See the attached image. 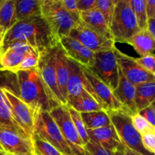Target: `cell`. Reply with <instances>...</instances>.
<instances>
[{
  "mask_svg": "<svg viewBox=\"0 0 155 155\" xmlns=\"http://www.w3.org/2000/svg\"><path fill=\"white\" fill-rule=\"evenodd\" d=\"M13 42H23L38 54L59 43L41 15L17 21L5 33L0 48Z\"/></svg>",
  "mask_w": 155,
  "mask_h": 155,
  "instance_id": "1",
  "label": "cell"
},
{
  "mask_svg": "<svg viewBox=\"0 0 155 155\" xmlns=\"http://www.w3.org/2000/svg\"><path fill=\"white\" fill-rule=\"evenodd\" d=\"M18 87V95L32 109L49 111L53 107L42 81L37 68L15 73Z\"/></svg>",
  "mask_w": 155,
  "mask_h": 155,
  "instance_id": "2",
  "label": "cell"
},
{
  "mask_svg": "<svg viewBox=\"0 0 155 155\" xmlns=\"http://www.w3.org/2000/svg\"><path fill=\"white\" fill-rule=\"evenodd\" d=\"M40 15L58 42L78 24L64 8L61 0H40Z\"/></svg>",
  "mask_w": 155,
  "mask_h": 155,
  "instance_id": "3",
  "label": "cell"
},
{
  "mask_svg": "<svg viewBox=\"0 0 155 155\" xmlns=\"http://www.w3.org/2000/svg\"><path fill=\"white\" fill-rule=\"evenodd\" d=\"M139 30L129 0H115L114 12L110 25V31L115 42L127 43Z\"/></svg>",
  "mask_w": 155,
  "mask_h": 155,
  "instance_id": "4",
  "label": "cell"
},
{
  "mask_svg": "<svg viewBox=\"0 0 155 155\" xmlns=\"http://www.w3.org/2000/svg\"><path fill=\"white\" fill-rule=\"evenodd\" d=\"M55 47L50 48L39 55L37 71L47 95L53 107L67 104L59 90L55 73Z\"/></svg>",
  "mask_w": 155,
  "mask_h": 155,
  "instance_id": "5",
  "label": "cell"
},
{
  "mask_svg": "<svg viewBox=\"0 0 155 155\" xmlns=\"http://www.w3.org/2000/svg\"><path fill=\"white\" fill-rule=\"evenodd\" d=\"M34 134L51 144L62 155H75L48 111L35 112Z\"/></svg>",
  "mask_w": 155,
  "mask_h": 155,
  "instance_id": "6",
  "label": "cell"
},
{
  "mask_svg": "<svg viewBox=\"0 0 155 155\" xmlns=\"http://www.w3.org/2000/svg\"><path fill=\"white\" fill-rule=\"evenodd\" d=\"M107 113L111 124L124 147L142 155H154L148 152L142 146L141 135L133 127L130 115L127 112L122 108L114 111H108Z\"/></svg>",
  "mask_w": 155,
  "mask_h": 155,
  "instance_id": "7",
  "label": "cell"
},
{
  "mask_svg": "<svg viewBox=\"0 0 155 155\" xmlns=\"http://www.w3.org/2000/svg\"><path fill=\"white\" fill-rule=\"evenodd\" d=\"M114 48L95 52L93 65L89 68L112 92L117 87L120 79V70Z\"/></svg>",
  "mask_w": 155,
  "mask_h": 155,
  "instance_id": "8",
  "label": "cell"
},
{
  "mask_svg": "<svg viewBox=\"0 0 155 155\" xmlns=\"http://www.w3.org/2000/svg\"><path fill=\"white\" fill-rule=\"evenodd\" d=\"M3 95L5 97L12 112V117L26 136L32 141L34 134L35 110L26 104L19 95L8 87L1 86Z\"/></svg>",
  "mask_w": 155,
  "mask_h": 155,
  "instance_id": "9",
  "label": "cell"
},
{
  "mask_svg": "<svg viewBox=\"0 0 155 155\" xmlns=\"http://www.w3.org/2000/svg\"><path fill=\"white\" fill-rule=\"evenodd\" d=\"M49 114L75 155H85L84 145L74 127L67 104H59L49 110Z\"/></svg>",
  "mask_w": 155,
  "mask_h": 155,
  "instance_id": "10",
  "label": "cell"
},
{
  "mask_svg": "<svg viewBox=\"0 0 155 155\" xmlns=\"http://www.w3.org/2000/svg\"><path fill=\"white\" fill-rule=\"evenodd\" d=\"M68 36L78 40L83 46L90 49L94 53L113 49L116 47L115 41L113 39L93 31L81 23H78L71 30Z\"/></svg>",
  "mask_w": 155,
  "mask_h": 155,
  "instance_id": "11",
  "label": "cell"
},
{
  "mask_svg": "<svg viewBox=\"0 0 155 155\" xmlns=\"http://www.w3.org/2000/svg\"><path fill=\"white\" fill-rule=\"evenodd\" d=\"M114 52L120 71L134 86L155 81V75L142 69L136 62L135 58L129 56L117 48H114Z\"/></svg>",
  "mask_w": 155,
  "mask_h": 155,
  "instance_id": "12",
  "label": "cell"
},
{
  "mask_svg": "<svg viewBox=\"0 0 155 155\" xmlns=\"http://www.w3.org/2000/svg\"><path fill=\"white\" fill-rule=\"evenodd\" d=\"M0 145L9 155H35L31 141L9 129L0 128Z\"/></svg>",
  "mask_w": 155,
  "mask_h": 155,
  "instance_id": "13",
  "label": "cell"
},
{
  "mask_svg": "<svg viewBox=\"0 0 155 155\" xmlns=\"http://www.w3.org/2000/svg\"><path fill=\"white\" fill-rule=\"evenodd\" d=\"M31 51H34L30 45L23 42H11L6 46L1 48L0 71H9L14 74L24 57Z\"/></svg>",
  "mask_w": 155,
  "mask_h": 155,
  "instance_id": "14",
  "label": "cell"
},
{
  "mask_svg": "<svg viewBox=\"0 0 155 155\" xmlns=\"http://www.w3.org/2000/svg\"><path fill=\"white\" fill-rule=\"evenodd\" d=\"M68 66H69V78L67 86L68 98L80 96L83 91L86 90L99 104L92 86L82 71L81 65L72 59L68 58Z\"/></svg>",
  "mask_w": 155,
  "mask_h": 155,
  "instance_id": "15",
  "label": "cell"
},
{
  "mask_svg": "<svg viewBox=\"0 0 155 155\" xmlns=\"http://www.w3.org/2000/svg\"><path fill=\"white\" fill-rule=\"evenodd\" d=\"M81 68L85 77L92 86L98 102L103 109L107 112L122 109V106L117 101L113 92L109 89L108 86H106L98 77H95L89 68L83 66H81Z\"/></svg>",
  "mask_w": 155,
  "mask_h": 155,
  "instance_id": "16",
  "label": "cell"
},
{
  "mask_svg": "<svg viewBox=\"0 0 155 155\" xmlns=\"http://www.w3.org/2000/svg\"><path fill=\"white\" fill-rule=\"evenodd\" d=\"M87 133L89 140L112 153L124 148V145L112 124L95 130H87Z\"/></svg>",
  "mask_w": 155,
  "mask_h": 155,
  "instance_id": "17",
  "label": "cell"
},
{
  "mask_svg": "<svg viewBox=\"0 0 155 155\" xmlns=\"http://www.w3.org/2000/svg\"><path fill=\"white\" fill-rule=\"evenodd\" d=\"M117 101L120 104L122 108L130 115L137 113L135 103L136 86L130 83L120 71L119 83L116 89L113 91Z\"/></svg>",
  "mask_w": 155,
  "mask_h": 155,
  "instance_id": "18",
  "label": "cell"
},
{
  "mask_svg": "<svg viewBox=\"0 0 155 155\" xmlns=\"http://www.w3.org/2000/svg\"><path fill=\"white\" fill-rule=\"evenodd\" d=\"M55 73L57 77L58 85L59 90L64 99L68 101L67 94V86L69 78V66L68 58L60 44H58L55 47Z\"/></svg>",
  "mask_w": 155,
  "mask_h": 155,
  "instance_id": "19",
  "label": "cell"
},
{
  "mask_svg": "<svg viewBox=\"0 0 155 155\" xmlns=\"http://www.w3.org/2000/svg\"><path fill=\"white\" fill-rule=\"evenodd\" d=\"M79 23L102 36L113 39L107 22L96 8L88 12H80Z\"/></svg>",
  "mask_w": 155,
  "mask_h": 155,
  "instance_id": "20",
  "label": "cell"
},
{
  "mask_svg": "<svg viewBox=\"0 0 155 155\" xmlns=\"http://www.w3.org/2000/svg\"><path fill=\"white\" fill-rule=\"evenodd\" d=\"M154 43L155 39L148 33L145 29L137 32L127 42V44L133 46L135 51L140 56L154 54Z\"/></svg>",
  "mask_w": 155,
  "mask_h": 155,
  "instance_id": "21",
  "label": "cell"
},
{
  "mask_svg": "<svg viewBox=\"0 0 155 155\" xmlns=\"http://www.w3.org/2000/svg\"><path fill=\"white\" fill-rule=\"evenodd\" d=\"M67 105L80 113H88L104 110L98 101L86 90L83 91L80 96L68 98Z\"/></svg>",
  "mask_w": 155,
  "mask_h": 155,
  "instance_id": "22",
  "label": "cell"
},
{
  "mask_svg": "<svg viewBox=\"0 0 155 155\" xmlns=\"http://www.w3.org/2000/svg\"><path fill=\"white\" fill-rule=\"evenodd\" d=\"M155 101V81L147 82L136 86L135 103L137 111L143 110Z\"/></svg>",
  "mask_w": 155,
  "mask_h": 155,
  "instance_id": "23",
  "label": "cell"
},
{
  "mask_svg": "<svg viewBox=\"0 0 155 155\" xmlns=\"http://www.w3.org/2000/svg\"><path fill=\"white\" fill-rule=\"evenodd\" d=\"M40 15V0H15L17 21H23Z\"/></svg>",
  "mask_w": 155,
  "mask_h": 155,
  "instance_id": "24",
  "label": "cell"
},
{
  "mask_svg": "<svg viewBox=\"0 0 155 155\" xmlns=\"http://www.w3.org/2000/svg\"><path fill=\"white\" fill-rule=\"evenodd\" d=\"M0 128L9 129L28 138L14 120L7 100L1 89V86H0Z\"/></svg>",
  "mask_w": 155,
  "mask_h": 155,
  "instance_id": "25",
  "label": "cell"
},
{
  "mask_svg": "<svg viewBox=\"0 0 155 155\" xmlns=\"http://www.w3.org/2000/svg\"><path fill=\"white\" fill-rule=\"evenodd\" d=\"M80 114L86 130H95L111 125L108 113L105 110Z\"/></svg>",
  "mask_w": 155,
  "mask_h": 155,
  "instance_id": "26",
  "label": "cell"
},
{
  "mask_svg": "<svg viewBox=\"0 0 155 155\" xmlns=\"http://www.w3.org/2000/svg\"><path fill=\"white\" fill-rule=\"evenodd\" d=\"M16 22L15 0H4L0 6V26L6 32Z\"/></svg>",
  "mask_w": 155,
  "mask_h": 155,
  "instance_id": "27",
  "label": "cell"
},
{
  "mask_svg": "<svg viewBox=\"0 0 155 155\" xmlns=\"http://www.w3.org/2000/svg\"><path fill=\"white\" fill-rule=\"evenodd\" d=\"M129 3L137 21L139 28L140 30L145 29L148 21L145 10V0H129Z\"/></svg>",
  "mask_w": 155,
  "mask_h": 155,
  "instance_id": "28",
  "label": "cell"
},
{
  "mask_svg": "<svg viewBox=\"0 0 155 155\" xmlns=\"http://www.w3.org/2000/svg\"><path fill=\"white\" fill-rule=\"evenodd\" d=\"M31 142L35 155H62L54 146L37 135L33 134Z\"/></svg>",
  "mask_w": 155,
  "mask_h": 155,
  "instance_id": "29",
  "label": "cell"
},
{
  "mask_svg": "<svg viewBox=\"0 0 155 155\" xmlns=\"http://www.w3.org/2000/svg\"><path fill=\"white\" fill-rule=\"evenodd\" d=\"M68 107L71 117L72 119L73 123H74V127H75L76 130H77L83 145L85 146L89 142V136H88L87 130H86L83 119H82L81 114L80 112L77 111L76 110H74L72 107H69V106H68Z\"/></svg>",
  "mask_w": 155,
  "mask_h": 155,
  "instance_id": "30",
  "label": "cell"
},
{
  "mask_svg": "<svg viewBox=\"0 0 155 155\" xmlns=\"http://www.w3.org/2000/svg\"><path fill=\"white\" fill-rule=\"evenodd\" d=\"M59 44L64 51L67 57L74 60L83 45L77 39L71 36H64L59 40Z\"/></svg>",
  "mask_w": 155,
  "mask_h": 155,
  "instance_id": "31",
  "label": "cell"
},
{
  "mask_svg": "<svg viewBox=\"0 0 155 155\" xmlns=\"http://www.w3.org/2000/svg\"><path fill=\"white\" fill-rule=\"evenodd\" d=\"M115 8V0H97L96 8L98 9L107 22L109 28L113 18Z\"/></svg>",
  "mask_w": 155,
  "mask_h": 155,
  "instance_id": "32",
  "label": "cell"
},
{
  "mask_svg": "<svg viewBox=\"0 0 155 155\" xmlns=\"http://www.w3.org/2000/svg\"><path fill=\"white\" fill-rule=\"evenodd\" d=\"M130 120L133 127L140 135L148 130H155V127H153L139 112L130 115Z\"/></svg>",
  "mask_w": 155,
  "mask_h": 155,
  "instance_id": "33",
  "label": "cell"
},
{
  "mask_svg": "<svg viewBox=\"0 0 155 155\" xmlns=\"http://www.w3.org/2000/svg\"><path fill=\"white\" fill-rule=\"evenodd\" d=\"M94 54L95 53L86 47L83 46L80 49L77 55L76 56L74 61L78 63L81 66L85 68H90L93 65L94 62Z\"/></svg>",
  "mask_w": 155,
  "mask_h": 155,
  "instance_id": "34",
  "label": "cell"
},
{
  "mask_svg": "<svg viewBox=\"0 0 155 155\" xmlns=\"http://www.w3.org/2000/svg\"><path fill=\"white\" fill-rule=\"evenodd\" d=\"M38 61H39V55L34 51H31L24 57L14 74L20 71H29L37 68Z\"/></svg>",
  "mask_w": 155,
  "mask_h": 155,
  "instance_id": "35",
  "label": "cell"
},
{
  "mask_svg": "<svg viewBox=\"0 0 155 155\" xmlns=\"http://www.w3.org/2000/svg\"><path fill=\"white\" fill-rule=\"evenodd\" d=\"M142 146L148 152L155 154V130H150L141 135Z\"/></svg>",
  "mask_w": 155,
  "mask_h": 155,
  "instance_id": "36",
  "label": "cell"
},
{
  "mask_svg": "<svg viewBox=\"0 0 155 155\" xmlns=\"http://www.w3.org/2000/svg\"><path fill=\"white\" fill-rule=\"evenodd\" d=\"M136 62L147 72L155 75V58L154 54L141 56L135 58Z\"/></svg>",
  "mask_w": 155,
  "mask_h": 155,
  "instance_id": "37",
  "label": "cell"
},
{
  "mask_svg": "<svg viewBox=\"0 0 155 155\" xmlns=\"http://www.w3.org/2000/svg\"><path fill=\"white\" fill-rule=\"evenodd\" d=\"M84 148L85 150L91 155H114L111 151L102 148L99 145L90 140L85 145Z\"/></svg>",
  "mask_w": 155,
  "mask_h": 155,
  "instance_id": "38",
  "label": "cell"
},
{
  "mask_svg": "<svg viewBox=\"0 0 155 155\" xmlns=\"http://www.w3.org/2000/svg\"><path fill=\"white\" fill-rule=\"evenodd\" d=\"M61 4L72 18L77 23L80 22V12L77 8L76 0H61Z\"/></svg>",
  "mask_w": 155,
  "mask_h": 155,
  "instance_id": "39",
  "label": "cell"
},
{
  "mask_svg": "<svg viewBox=\"0 0 155 155\" xmlns=\"http://www.w3.org/2000/svg\"><path fill=\"white\" fill-rule=\"evenodd\" d=\"M139 113L152 126L155 127V105L154 103L139 111Z\"/></svg>",
  "mask_w": 155,
  "mask_h": 155,
  "instance_id": "40",
  "label": "cell"
},
{
  "mask_svg": "<svg viewBox=\"0 0 155 155\" xmlns=\"http://www.w3.org/2000/svg\"><path fill=\"white\" fill-rule=\"evenodd\" d=\"M97 0H77V6L79 12H88L96 8Z\"/></svg>",
  "mask_w": 155,
  "mask_h": 155,
  "instance_id": "41",
  "label": "cell"
},
{
  "mask_svg": "<svg viewBox=\"0 0 155 155\" xmlns=\"http://www.w3.org/2000/svg\"><path fill=\"white\" fill-rule=\"evenodd\" d=\"M145 10L147 18H155V1L154 0H145Z\"/></svg>",
  "mask_w": 155,
  "mask_h": 155,
  "instance_id": "42",
  "label": "cell"
},
{
  "mask_svg": "<svg viewBox=\"0 0 155 155\" xmlns=\"http://www.w3.org/2000/svg\"><path fill=\"white\" fill-rule=\"evenodd\" d=\"M145 30L148 33L155 39V18H150L148 19L145 27Z\"/></svg>",
  "mask_w": 155,
  "mask_h": 155,
  "instance_id": "43",
  "label": "cell"
},
{
  "mask_svg": "<svg viewBox=\"0 0 155 155\" xmlns=\"http://www.w3.org/2000/svg\"><path fill=\"white\" fill-rule=\"evenodd\" d=\"M123 152H124V155H142L141 154H139V153L136 152V151H133V150L130 149V148L124 146Z\"/></svg>",
  "mask_w": 155,
  "mask_h": 155,
  "instance_id": "44",
  "label": "cell"
},
{
  "mask_svg": "<svg viewBox=\"0 0 155 155\" xmlns=\"http://www.w3.org/2000/svg\"><path fill=\"white\" fill-rule=\"evenodd\" d=\"M5 33V32L4 29H3L2 27L0 26V45H1V43H2V41L3 36H4Z\"/></svg>",
  "mask_w": 155,
  "mask_h": 155,
  "instance_id": "45",
  "label": "cell"
},
{
  "mask_svg": "<svg viewBox=\"0 0 155 155\" xmlns=\"http://www.w3.org/2000/svg\"><path fill=\"white\" fill-rule=\"evenodd\" d=\"M123 150H124V148L121 150H119V151H116V152L114 153V155H124V152H123Z\"/></svg>",
  "mask_w": 155,
  "mask_h": 155,
  "instance_id": "46",
  "label": "cell"
},
{
  "mask_svg": "<svg viewBox=\"0 0 155 155\" xmlns=\"http://www.w3.org/2000/svg\"><path fill=\"white\" fill-rule=\"evenodd\" d=\"M0 155H9V154H8L5 151H1V150H0Z\"/></svg>",
  "mask_w": 155,
  "mask_h": 155,
  "instance_id": "47",
  "label": "cell"
},
{
  "mask_svg": "<svg viewBox=\"0 0 155 155\" xmlns=\"http://www.w3.org/2000/svg\"><path fill=\"white\" fill-rule=\"evenodd\" d=\"M3 2H4V0H0V6L2 5V4L3 3Z\"/></svg>",
  "mask_w": 155,
  "mask_h": 155,
  "instance_id": "48",
  "label": "cell"
},
{
  "mask_svg": "<svg viewBox=\"0 0 155 155\" xmlns=\"http://www.w3.org/2000/svg\"><path fill=\"white\" fill-rule=\"evenodd\" d=\"M85 155H91L90 154H89V152H87V151H86V154H85Z\"/></svg>",
  "mask_w": 155,
  "mask_h": 155,
  "instance_id": "49",
  "label": "cell"
},
{
  "mask_svg": "<svg viewBox=\"0 0 155 155\" xmlns=\"http://www.w3.org/2000/svg\"><path fill=\"white\" fill-rule=\"evenodd\" d=\"M0 150H1V151H3V149H2V148L1 145H0Z\"/></svg>",
  "mask_w": 155,
  "mask_h": 155,
  "instance_id": "50",
  "label": "cell"
}]
</instances>
